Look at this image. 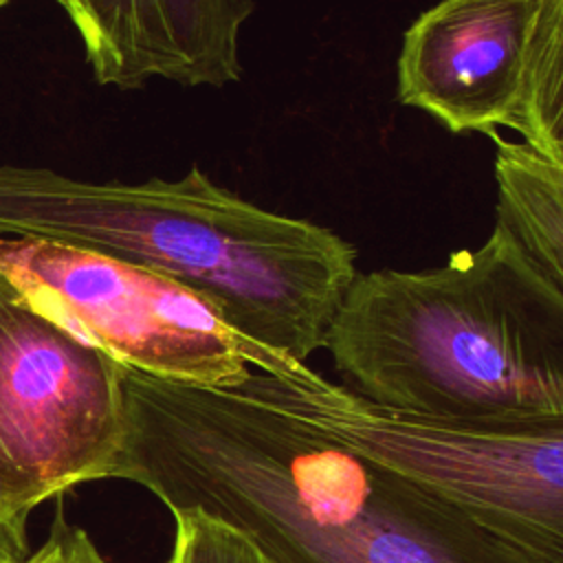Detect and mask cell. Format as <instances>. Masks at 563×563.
Returning <instances> with one entry per match:
<instances>
[{
    "instance_id": "obj_1",
    "label": "cell",
    "mask_w": 563,
    "mask_h": 563,
    "mask_svg": "<svg viewBox=\"0 0 563 563\" xmlns=\"http://www.w3.org/2000/svg\"><path fill=\"white\" fill-rule=\"evenodd\" d=\"M123 389L128 429L112 477L169 512L224 519L275 563H563L235 383L123 365Z\"/></svg>"
},
{
    "instance_id": "obj_2",
    "label": "cell",
    "mask_w": 563,
    "mask_h": 563,
    "mask_svg": "<svg viewBox=\"0 0 563 563\" xmlns=\"http://www.w3.org/2000/svg\"><path fill=\"white\" fill-rule=\"evenodd\" d=\"M0 235L55 240L145 266L205 297L240 336L303 363L323 347L356 249L211 183H88L0 163Z\"/></svg>"
},
{
    "instance_id": "obj_3",
    "label": "cell",
    "mask_w": 563,
    "mask_h": 563,
    "mask_svg": "<svg viewBox=\"0 0 563 563\" xmlns=\"http://www.w3.org/2000/svg\"><path fill=\"white\" fill-rule=\"evenodd\" d=\"M323 347L378 405L462 422L563 420V286L499 224L444 266L356 273Z\"/></svg>"
},
{
    "instance_id": "obj_4",
    "label": "cell",
    "mask_w": 563,
    "mask_h": 563,
    "mask_svg": "<svg viewBox=\"0 0 563 563\" xmlns=\"http://www.w3.org/2000/svg\"><path fill=\"white\" fill-rule=\"evenodd\" d=\"M235 385L563 559V420L493 424L405 411L288 356Z\"/></svg>"
},
{
    "instance_id": "obj_5",
    "label": "cell",
    "mask_w": 563,
    "mask_h": 563,
    "mask_svg": "<svg viewBox=\"0 0 563 563\" xmlns=\"http://www.w3.org/2000/svg\"><path fill=\"white\" fill-rule=\"evenodd\" d=\"M0 275L35 310L150 376L233 385L282 356L233 332L191 288L97 251L0 235Z\"/></svg>"
},
{
    "instance_id": "obj_6",
    "label": "cell",
    "mask_w": 563,
    "mask_h": 563,
    "mask_svg": "<svg viewBox=\"0 0 563 563\" xmlns=\"http://www.w3.org/2000/svg\"><path fill=\"white\" fill-rule=\"evenodd\" d=\"M125 429L123 365L0 275V512L26 521L51 497L110 479Z\"/></svg>"
},
{
    "instance_id": "obj_7",
    "label": "cell",
    "mask_w": 563,
    "mask_h": 563,
    "mask_svg": "<svg viewBox=\"0 0 563 563\" xmlns=\"http://www.w3.org/2000/svg\"><path fill=\"white\" fill-rule=\"evenodd\" d=\"M398 101L453 134L501 128L563 163V0H440L402 35Z\"/></svg>"
},
{
    "instance_id": "obj_8",
    "label": "cell",
    "mask_w": 563,
    "mask_h": 563,
    "mask_svg": "<svg viewBox=\"0 0 563 563\" xmlns=\"http://www.w3.org/2000/svg\"><path fill=\"white\" fill-rule=\"evenodd\" d=\"M73 22L92 77L119 90L150 79L227 86L240 79V29L255 0H55Z\"/></svg>"
},
{
    "instance_id": "obj_9",
    "label": "cell",
    "mask_w": 563,
    "mask_h": 563,
    "mask_svg": "<svg viewBox=\"0 0 563 563\" xmlns=\"http://www.w3.org/2000/svg\"><path fill=\"white\" fill-rule=\"evenodd\" d=\"M495 143L497 222L541 273L563 286V163L523 141Z\"/></svg>"
},
{
    "instance_id": "obj_10",
    "label": "cell",
    "mask_w": 563,
    "mask_h": 563,
    "mask_svg": "<svg viewBox=\"0 0 563 563\" xmlns=\"http://www.w3.org/2000/svg\"><path fill=\"white\" fill-rule=\"evenodd\" d=\"M174 545L165 563H275L240 528L198 508L176 510Z\"/></svg>"
},
{
    "instance_id": "obj_11",
    "label": "cell",
    "mask_w": 563,
    "mask_h": 563,
    "mask_svg": "<svg viewBox=\"0 0 563 563\" xmlns=\"http://www.w3.org/2000/svg\"><path fill=\"white\" fill-rule=\"evenodd\" d=\"M24 563H112L95 545L90 534L57 515L46 541Z\"/></svg>"
},
{
    "instance_id": "obj_12",
    "label": "cell",
    "mask_w": 563,
    "mask_h": 563,
    "mask_svg": "<svg viewBox=\"0 0 563 563\" xmlns=\"http://www.w3.org/2000/svg\"><path fill=\"white\" fill-rule=\"evenodd\" d=\"M29 554L26 521L0 512V563H24Z\"/></svg>"
},
{
    "instance_id": "obj_13",
    "label": "cell",
    "mask_w": 563,
    "mask_h": 563,
    "mask_svg": "<svg viewBox=\"0 0 563 563\" xmlns=\"http://www.w3.org/2000/svg\"><path fill=\"white\" fill-rule=\"evenodd\" d=\"M7 2H11V0H0V9H2Z\"/></svg>"
}]
</instances>
